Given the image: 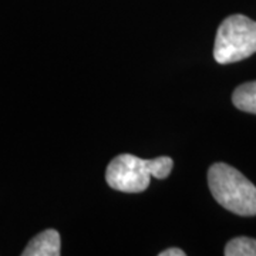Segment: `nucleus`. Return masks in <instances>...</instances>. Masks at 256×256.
<instances>
[{
    "mask_svg": "<svg viewBox=\"0 0 256 256\" xmlns=\"http://www.w3.org/2000/svg\"><path fill=\"white\" fill-rule=\"evenodd\" d=\"M232 101L240 111L256 114V82L239 86L232 94Z\"/></svg>",
    "mask_w": 256,
    "mask_h": 256,
    "instance_id": "obj_5",
    "label": "nucleus"
},
{
    "mask_svg": "<svg viewBox=\"0 0 256 256\" xmlns=\"http://www.w3.org/2000/svg\"><path fill=\"white\" fill-rule=\"evenodd\" d=\"M148 161H150V174L156 180L166 178L174 166V162L170 156H158V158L148 160Z\"/></svg>",
    "mask_w": 256,
    "mask_h": 256,
    "instance_id": "obj_7",
    "label": "nucleus"
},
{
    "mask_svg": "<svg viewBox=\"0 0 256 256\" xmlns=\"http://www.w3.org/2000/svg\"><path fill=\"white\" fill-rule=\"evenodd\" d=\"M160 256H185V252L178 248H170V249L160 252Z\"/></svg>",
    "mask_w": 256,
    "mask_h": 256,
    "instance_id": "obj_8",
    "label": "nucleus"
},
{
    "mask_svg": "<svg viewBox=\"0 0 256 256\" xmlns=\"http://www.w3.org/2000/svg\"><path fill=\"white\" fill-rule=\"evenodd\" d=\"M226 256H256V239L239 236L229 240L225 246Z\"/></svg>",
    "mask_w": 256,
    "mask_h": 256,
    "instance_id": "obj_6",
    "label": "nucleus"
},
{
    "mask_svg": "<svg viewBox=\"0 0 256 256\" xmlns=\"http://www.w3.org/2000/svg\"><path fill=\"white\" fill-rule=\"evenodd\" d=\"M60 234L56 229H46L28 242L22 252L23 256H58L62 254Z\"/></svg>",
    "mask_w": 256,
    "mask_h": 256,
    "instance_id": "obj_4",
    "label": "nucleus"
},
{
    "mask_svg": "<svg viewBox=\"0 0 256 256\" xmlns=\"http://www.w3.org/2000/svg\"><path fill=\"white\" fill-rule=\"evenodd\" d=\"M150 178V161L131 154L117 156L106 171V181L111 188L127 194L146 191Z\"/></svg>",
    "mask_w": 256,
    "mask_h": 256,
    "instance_id": "obj_3",
    "label": "nucleus"
},
{
    "mask_svg": "<svg viewBox=\"0 0 256 256\" xmlns=\"http://www.w3.org/2000/svg\"><path fill=\"white\" fill-rule=\"evenodd\" d=\"M256 53V22L234 14L220 23L215 37L214 58L220 64L245 60Z\"/></svg>",
    "mask_w": 256,
    "mask_h": 256,
    "instance_id": "obj_2",
    "label": "nucleus"
},
{
    "mask_svg": "<svg viewBox=\"0 0 256 256\" xmlns=\"http://www.w3.org/2000/svg\"><path fill=\"white\" fill-rule=\"evenodd\" d=\"M208 185L215 201L239 216L256 215V186L238 170L216 162L208 171Z\"/></svg>",
    "mask_w": 256,
    "mask_h": 256,
    "instance_id": "obj_1",
    "label": "nucleus"
}]
</instances>
